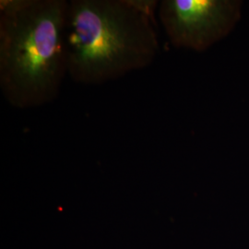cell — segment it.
Listing matches in <instances>:
<instances>
[{"label": "cell", "instance_id": "cell-1", "mask_svg": "<svg viewBox=\"0 0 249 249\" xmlns=\"http://www.w3.org/2000/svg\"><path fill=\"white\" fill-rule=\"evenodd\" d=\"M156 5L150 0L69 1L68 76L82 85H102L151 66L159 51L151 20Z\"/></svg>", "mask_w": 249, "mask_h": 249}, {"label": "cell", "instance_id": "cell-2", "mask_svg": "<svg viewBox=\"0 0 249 249\" xmlns=\"http://www.w3.org/2000/svg\"><path fill=\"white\" fill-rule=\"evenodd\" d=\"M67 0L0 1V89L10 106L53 103L68 75Z\"/></svg>", "mask_w": 249, "mask_h": 249}, {"label": "cell", "instance_id": "cell-3", "mask_svg": "<svg viewBox=\"0 0 249 249\" xmlns=\"http://www.w3.org/2000/svg\"><path fill=\"white\" fill-rule=\"evenodd\" d=\"M242 6L239 0H162L159 16L172 45L203 52L233 30Z\"/></svg>", "mask_w": 249, "mask_h": 249}]
</instances>
